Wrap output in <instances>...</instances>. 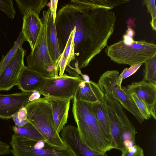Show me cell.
<instances>
[{
	"instance_id": "cell-1",
	"label": "cell",
	"mask_w": 156,
	"mask_h": 156,
	"mask_svg": "<svg viewBox=\"0 0 156 156\" xmlns=\"http://www.w3.org/2000/svg\"><path fill=\"white\" fill-rule=\"evenodd\" d=\"M89 0H72L56 14L55 25L76 28L75 55L79 69L88 66L107 46L116 20L114 12L94 9Z\"/></svg>"
},
{
	"instance_id": "cell-2",
	"label": "cell",
	"mask_w": 156,
	"mask_h": 156,
	"mask_svg": "<svg viewBox=\"0 0 156 156\" xmlns=\"http://www.w3.org/2000/svg\"><path fill=\"white\" fill-rule=\"evenodd\" d=\"M73 99L74 118L80 136L85 144L91 149L100 153H105L113 149L86 102L75 98Z\"/></svg>"
},
{
	"instance_id": "cell-3",
	"label": "cell",
	"mask_w": 156,
	"mask_h": 156,
	"mask_svg": "<svg viewBox=\"0 0 156 156\" xmlns=\"http://www.w3.org/2000/svg\"><path fill=\"white\" fill-rule=\"evenodd\" d=\"M25 107L29 122L47 141L57 147H67L55 130L51 104L46 97L29 101Z\"/></svg>"
},
{
	"instance_id": "cell-4",
	"label": "cell",
	"mask_w": 156,
	"mask_h": 156,
	"mask_svg": "<svg viewBox=\"0 0 156 156\" xmlns=\"http://www.w3.org/2000/svg\"><path fill=\"white\" fill-rule=\"evenodd\" d=\"M106 46L105 53L119 64H143L156 54V44L144 40L134 41L130 44H126L122 40Z\"/></svg>"
},
{
	"instance_id": "cell-5",
	"label": "cell",
	"mask_w": 156,
	"mask_h": 156,
	"mask_svg": "<svg viewBox=\"0 0 156 156\" xmlns=\"http://www.w3.org/2000/svg\"><path fill=\"white\" fill-rule=\"evenodd\" d=\"M49 7L43 10L41 19L42 27L33 50L26 56L27 67L46 78L58 76V66L53 62L49 55L47 44L46 29Z\"/></svg>"
},
{
	"instance_id": "cell-6",
	"label": "cell",
	"mask_w": 156,
	"mask_h": 156,
	"mask_svg": "<svg viewBox=\"0 0 156 156\" xmlns=\"http://www.w3.org/2000/svg\"><path fill=\"white\" fill-rule=\"evenodd\" d=\"M10 143L13 156H74L67 147H57L46 140L31 139L15 133Z\"/></svg>"
},
{
	"instance_id": "cell-7",
	"label": "cell",
	"mask_w": 156,
	"mask_h": 156,
	"mask_svg": "<svg viewBox=\"0 0 156 156\" xmlns=\"http://www.w3.org/2000/svg\"><path fill=\"white\" fill-rule=\"evenodd\" d=\"M119 75L117 70L106 71L100 77L98 84L104 94L119 102L123 108L132 114L141 124L145 120L127 92L126 87L120 86L117 83V79Z\"/></svg>"
},
{
	"instance_id": "cell-8",
	"label": "cell",
	"mask_w": 156,
	"mask_h": 156,
	"mask_svg": "<svg viewBox=\"0 0 156 156\" xmlns=\"http://www.w3.org/2000/svg\"><path fill=\"white\" fill-rule=\"evenodd\" d=\"M83 81L81 76H71L66 74L47 78L44 84L37 92L45 97L71 100Z\"/></svg>"
},
{
	"instance_id": "cell-9",
	"label": "cell",
	"mask_w": 156,
	"mask_h": 156,
	"mask_svg": "<svg viewBox=\"0 0 156 156\" xmlns=\"http://www.w3.org/2000/svg\"><path fill=\"white\" fill-rule=\"evenodd\" d=\"M61 137L74 156H108L106 153L97 152L90 149L80 137L77 127L65 126L61 132Z\"/></svg>"
},
{
	"instance_id": "cell-10",
	"label": "cell",
	"mask_w": 156,
	"mask_h": 156,
	"mask_svg": "<svg viewBox=\"0 0 156 156\" xmlns=\"http://www.w3.org/2000/svg\"><path fill=\"white\" fill-rule=\"evenodd\" d=\"M26 50L20 47L0 76V91L9 90L16 85L20 74L25 66L24 58Z\"/></svg>"
},
{
	"instance_id": "cell-11",
	"label": "cell",
	"mask_w": 156,
	"mask_h": 156,
	"mask_svg": "<svg viewBox=\"0 0 156 156\" xmlns=\"http://www.w3.org/2000/svg\"><path fill=\"white\" fill-rule=\"evenodd\" d=\"M127 92L135 93L144 103L150 114L156 119V83L142 80L133 82L126 87Z\"/></svg>"
},
{
	"instance_id": "cell-12",
	"label": "cell",
	"mask_w": 156,
	"mask_h": 156,
	"mask_svg": "<svg viewBox=\"0 0 156 156\" xmlns=\"http://www.w3.org/2000/svg\"><path fill=\"white\" fill-rule=\"evenodd\" d=\"M32 93L22 91L9 94H0V118H11L29 102V98Z\"/></svg>"
},
{
	"instance_id": "cell-13",
	"label": "cell",
	"mask_w": 156,
	"mask_h": 156,
	"mask_svg": "<svg viewBox=\"0 0 156 156\" xmlns=\"http://www.w3.org/2000/svg\"><path fill=\"white\" fill-rule=\"evenodd\" d=\"M22 32L30 46L31 51L35 46L41 31L42 23L39 16L31 10L27 11L23 18Z\"/></svg>"
},
{
	"instance_id": "cell-14",
	"label": "cell",
	"mask_w": 156,
	"mask_h": 156,
	"mask_svg": "<svg viewBox=\"0 0 156 156\" xmlns=\"http://www.w3.org/2000/svg\"><path fill=\"white\" fill-rule=\"evenodd\" d=\"M47 78L24 66L20 74L16 85L23 92H36L44 84Z\"/></svg>"
},
{
	"instance_id": "cell-15",
	"label": "cell",
	"mask_w": 156,
	"mask_h": 156,
	"mask_svg": "<svg viewBox=\"0 0 156 156\" xmlns=\"http://www.w3.org/2000/svg\"><path fill=\"white\" fill-rule=\"evenodd\" d=\"M46 98L51 104L55 130L59 133L67 121L71 99Z\"/></svg>"
},
{
	"instance_id": "cell-16",
	"label": "cell",
	"mask_w": 156,
	"mask_h": 156,
	"mask_svg": "<svg viewBox=\"0 0 156 156\" xmlns=\"http://www.w3.org/2000/svg\"><path fill=\"white\" fill-rule=\"evenodd\" d=\"M74 98L85 102H102L104 94L98 83L92 80L88 82L83 80L80 85Z\"/></svg>"
},
{
	"instance_id": "cell-17",
	"label": "cell",
	"mask_w": 156,
	"mask_h": 156,
	"mask_svg": "<svg viewBox=\"0 0 156 156\" xmlns=\"http://www.w3.org/2000/svg\"><path fill=\"white\" fill-rule=\"evenodd\" d=\"M86 102L97 119L105 138L113 147L108 110L104 100L102 102Z\"/></svg>"
},
{
	"instance_id": "cell-18",
	"label": "cell",
	"mask_w": 156,
	"mask_h": 156,
	"mask_svg": "<svg viewBox=\"0 0 156 156\" xmlns=\"http://www.w3.org/2000/svg\"><path fill=\"white\" fill-rule=\"evenodd\" d=\"M46 35L47 44L49 55L53 62L58 66V58L61 53L60 51L55 23H53L50 10L48 15Z\"/></svg>"
},
{
	"instance_id": "cell-19",
	"label": "cell",
	"mask_w": 156,
	"mask_h": 156,
	"mask_svg": "<svg viewBox=\"0 0 156 156\" xmlns=\"http://www.w3.org/2000/svg\"><path fill=\"white\" fill-rule=\"evenodd\" d=\"M104 101L108 110L113 147L114 149L122 151L124 147L121 141L120 134V121L111 106L104 99Z\"/></svg>"
},
{
	"instance_id": "cell-20",
	"label": "cell",
	"mask_w": 156,
	"mask_h": 156,
	"mask_svg": "<svg viewBox=\"0 0 156 156\" xmlns=\"http://www.w3.org/2000/svg\"><path fill=\"white\" fill-rule=\"evenodd\" d=\"M116 113L121 122L120 134L123 146L124 143L127 141H131L135 143V137L137 132L123 109L122 108L118 109Z\"/></svg>"
},
{
	"instance_id": "cell-21",
	"label": "cell",
	"mask_w": 156,
	"mask_h": 156,
	"mask_svg": "<svg viewBox=\"0 0 156 156\" xmlns=\"http://www.w3.org/2000/svg\"><path fill=\"white\" fill-rule=\"evenodd\" d=\"M21 14L24 15L29 10L37 13L39 16L41 10L47 4L48 0H15Z\"/></svg>"
},
{
	"instance_id": "cell-22",
	"label": "cell",
	"mask_w": 156,
	"mask_h": 156,
	"mask_svg": "<svg viewBox=\"0 0 156 156\" xmlns=\"http://www.w3.org/2000/svg\"><path fill=\"white\" fill-rule=\"evenodd\" d=\"M12 130L15 134L22 136L33 140H44L45 139L30 122L22 126H14Z\"/></svg>"
},
{
	"instance_id": "cell-23",
	"label": "cell",
	"mask_w": 156,
	"mask_h": 156,
	"mask_svg": "<svg viewBox=\"0 0 156 156\" xmlns=\"http://www.w3.org/2000/svg\"><path fill=\"white\" fill-rule=\"evenodd\" d=\"M26 41H27L21 31L19 33L17 39L14 42L13 47L5 56L2 55L0 62V76L13 58L17 50L20 47H22L23 43Z\"/></svg>"
},
{
	"instance_id": "cell-24",
	"label": "cell",
	"mask_w": 156,
	"mask_h": 156,
	"mask_svg": "<svg viewBox=\"0 0 156 156\" xmlns=\"http://www.w3.org/2000/svg\"><path fill=\"white\" fill-rule=\"evenodd\" d=\"M144 63L145 64L144 75L142 80L156 83V54Z\"/></svg>"
},
{
	"instance_id": "cell-25",
	"label": "cell",
	"mask_w": 156,
	"mask_h": 156,
	"mask_svg": "<svg viewBox=\"0 0 156 156\" xmlns=\"http://www.w3.org/2000/svg\"><path fill=\"white\" fill-rule=\"evenodd\" d=\"M133 100L136 105L144 120H148L151 117L144 103L138 97L134 92H128Z\"/></svg>"
},
{
	"instance_id": "cell-26",
	"label": "cell",
	"mask_w": 156,
	"mask_h": 156,
	"mask_svg": "<svg viewBox=\"0 0 156 156\" xmlns=\"http://www.w3.org/2000/svg\"><path fill=\"white\" fill-rule=\"evenodd\" d=\"M142 64V63L134 64L130 66L129 68H125L117 77V83L119 86H121L123 80L134 74Z\"/></svg>"
},
{
	"instance_id": "cell-27",
	"label": "cell",
	"mask_w": 156,
	"mask_h": 156,
	"mask_svg": "<svg viewBox=\"0 0 156 156\" xmlns=\"http://www.w3.org/2000/svg\"><path fill=\"white\" fill-rule=\"evenodd\" d=\"M0 10L4 12L7 17L13 19L16 12L13 6L12 0H0Z\"/></svg>"
},
{
	"instance_id": "cell-28",
	"label": "cell",
	"mask_w": 156,
	"mask_h": 156,
	"mask_svg": "<svg viewBox=\"0 0 156 156\" xmlns=\"http://www.w3.org/2000/svg\"><path fill=\"white\" fill-rule=\"evenodd\" d=\"M143 5H146L147 12L151 16V20L150 22L151 27L154 31L156 29V11L154 0H144L142 1Z\"/></svg>"
},
{
	"instance_id": "cell-29",
	"label": "cell",
	"mask_w": 156,
	"mask_h": 156,
	"mask_svg": "<svg viewBox=\"0 0 156 156\" xmlns=\"http://www.w3.org/2000/svg\"><path fill=\"white\" fill-rule=\"evenodd\" d=\"M121 156H144L143 149L138 145L128 148H124L121 151Z\"/></svg>"
},
{
	"instance_id": "cell-30",
	"label": "cell",
	"mask_w": 156,
	"mask_h": 156,
	"mask_svg": "<svg viewBox=\"0 0 156 156\" xmlns=\"http://www.w3.org/2000/svg\"><path fill=\"white\" fill-rule=\"evenodd\" d=\"M65 70L68 72L69 76H71L79 77L82 74L76 61H71L66 66Z\"/></svg>"
},
{
	"instance_id": "cell-31",
	"label": "cell",
	"mask_w": 156,
	"mask_h": 156,
	"mask_svg": "<svg viewBox=\"0 0 156 156\" xmlns=\"http://www.w3.org/2000/svg\"><path fill=\"white\" fill-rule=\"evenodd\" d=\"M58 1V0L50 1V13L52 17L54 23H55Z\"/></svg>"
},
{
	"instance_id": "cell-32",
	"label": "cell",
	"mask_w": 156,
	"mask_h": 156,
	"mask_svg": "<svg viewBox=\"0 0 156 156\" xmlns=\"http://www.w3.org/2000/svg\"><path fill=\"white\" fill-rule=\"evenodd\" d=\"M10 146L2 141L0 137V156L8 154L10 152Z\"/></svg>"
},
{
	"instance_id": "cell-33",
	"label": "cell",
	"mask_w": 156,
	"mask_h": 156,
	"mask_svg": "<svg viewBox=\"0 0 156 156\" xmlns=\"http://www.w3.org/2000/svg\"><path fill=\"white\" fill-rule=\"evenodd\" d=\"M17 112L13 115L11 118L15 122L16 125L18 126H22L30 122L28 119L21 120L19 119L17 117Z\"/></svg>"
},
{
	"instance_id": "cell-34",
	"label": "cell",
	"mask_w": 156,
	"mask_h": 156,
	"mask_svg": "<svg viewBox=\"0 0 156 156\" xmlns=\"http://www.w3.org/2000/svg\"><path fill=\"white\" fill-rule=\"evenodd\" d=\"M17 113L18 118L21 120L27 119V112L25 106H23L19 110Z\"/></svg>"
},
{
	"instance_id": "cell-35",
	"label": "cell",
	"mask_w": 156,
	"mask_h": 156,
	"mask_svg": "<svg viewBox=\"0 0 156 156\" xmlns=\"http://www.w3.org/2000/svg\"><path fill=\"white\" fill-rule=\"evenodd\" d=\"M123 38L122 41L124 43L126 44H131L134 41L133 37H129L126 34L123 35Z\"/></svg>"
},
{
	"instance_id": "cell-36",
	"label": "cell",
	"mask_w": 156,
	"mask_h": 156,
	"mask_svg": "<svg viewBox=\"0 0 156 156\" xmlns=\"http://www.w3.org/2000/svg\"><path fill=\"white\" fill-rule=\"evenodd\" d=\"M40 95L41 94L37 91L33 92L29 98V101H31L40 98Z\"/></svg>"
},
{
	"instance_id": "cell-37",
	"label": "cell",
	"mask_w": 156,
	"mask_h": 156,
	"mask_svg": "<svg viewBox=\"0 0 156 156\" xmlns=\"http://www.w3.org/2000/svg\"><path fill=\"white\" fill-rule=\"evenodd\" d=\"M128 29L126 32V34L130 37H133L135 35V32L133 29L129 27H128Z\"/></svg>"
},
{
	"instance_id": "cell-38",
	"label": "cell",
	"mask_w": 156,
	"mask_h": 156,
	"mask_svg": "<svg viewBox=\"0 0 156 156\" xmlns=\"http://www.w3.org/2000/svg\"><path fill=\"white\" fill-rule=\"evenodd\" d=\"M81 76L84 81L88 82L90 81L89 77L87 75L82 74Z\"/></svg>"
}]
</instances>
